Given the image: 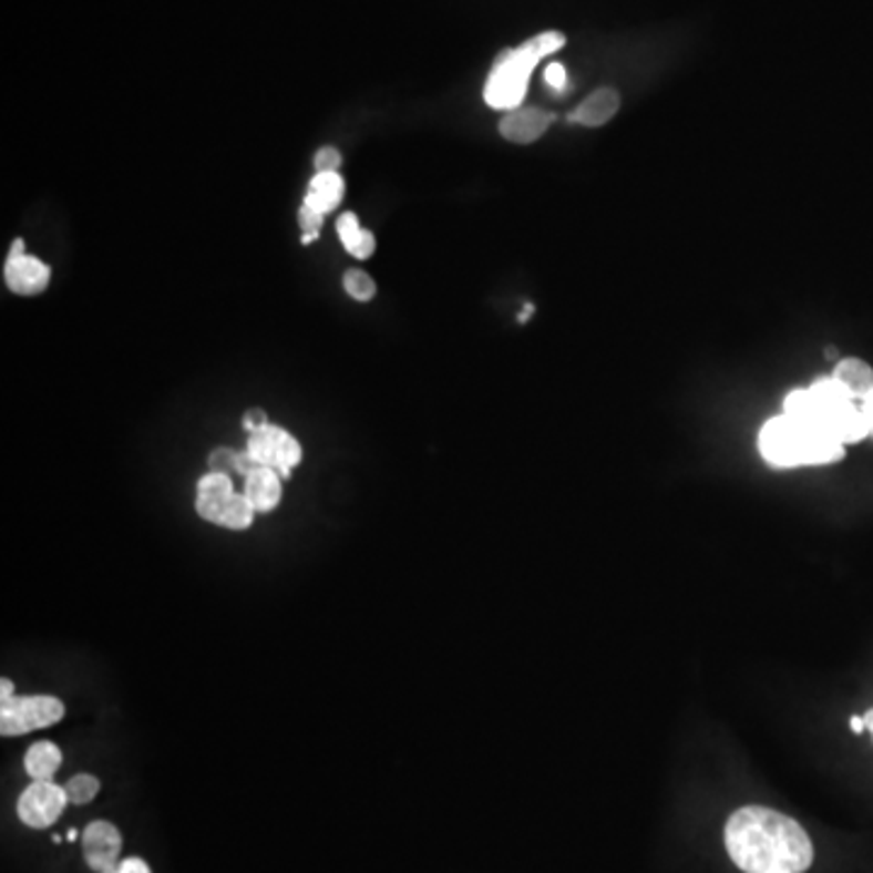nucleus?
Segmentation results:
<instances>
[{"label": "nucleus", "mask_w": 873, "mask_h": 873, "mask_svg": "<svg viewBox=\"0 0 873 873\" xmlns=\"http://www.w3.org/2000/svg\"><path fill=\"white\" fill-rule=\"evenodd\" d=\"M66 716V706L59 697L32 695L12 697L8 703H0V736L20 738L57 726Z\"/></svg>", "instance_id": "nucleus-5"}, {"label": "nucleus", "mask_w": 873, "mask_h": 873, "mask_svg": "<svg viewBox=\"0 0 873 873\" xmlns=\"http://www.w3.org/2000/svg\"><path fill=\"white\" fill-rule=\"evenodd\" d=\"M342 197H345V179L340 177V173H316L311 183H308L304 204L318 214H328L338 207Z\"/></svg>", "instance_id": "nucleus-14"}, {"label": "nucleus", "mask_w": 873, "mask_h": 873, "mask_svg": "<svg viewBox=\"0 0 873 873\" xmlns=\"http://www.w3.org/2000/svg\"><path fill=\"white\" fill-rule=\"evenodd\" d=\"M12 697H16L12 695V682L8 677H3L0 679V703H8Z\"/></svg>", "instance_id": "nucleus-28"}, {"label": "nucleus", "mask_w": 873, "mask_h": 873, "mask_svg": "<svg viewBox=\"0 0 873 873\" xmlns=\"http://www.w3.org/2000/svg\"><path fill=\"white\" fill-rule=\"evenodd\" d=\"M83 856L88 869L95 873H107L122 862V832L110 820H93L83 830Z\"/></svg>", "instance_id": "nucleus-8"}, {"label": "nucleus", "mask_w": 873, "mask_h": 873, "mask_svg": "<svg viewBox=\"0 0 873 873\" xmlns=\"http://www.w3.org/2000/svg\"><path fill=\"white\" fill-rule=\"evenodd\" d=\"M248 452L258 459L260 466L277 471L285 481L304 459V449L297 436L277 425H267L265 430L253 432L248 436Z\"/></svg>", "instance_id": "nucleus-6"}, {"label": "nucleus", "mask_w": 873, "mask_h": 873, "mask_svg": "<svg viewBox=\"0 0 873 873\" xmlns=\"http://www.w3.org/2000/svg\"><path fill=\"white\" fill-rule=\"evenodd\" d=\"M563 47H566V34L548 30L532 37V40H526L515 49L503 51V54L495 59L491 73H487L483 88L485 105L503 112L522 107L536 63L544 57L556 54Z\"/></svg>", "instance_id": "nucleus-4"}, {"label": "nucleus", "mask_w": 873, "mask_h": 873, "mask_svg": "<svg viewBox=\"0 0 873 873\" xmlns=\"http://www.w3.org/2000/svg\"><path fill=\"white\" fill-rule=\"evenodd\" d=\"M69 803L66 787L54 781H32L18 799V818L32 830H47L63 815Z\"/></svg>", "instance_id": "nucleus-7"}, {"label": "nucleus", "mask_w": 873, "mask_h": 873, "mask_svg": "<svg viewBox=\"0 0 873 873\" xmlns=\"http://www.w3.org/2000/svg\"><path fill=\"white\" fill-rule=\"evenodd\" d=\"M342 285H345V291H348L350 297L357 301H371L377 294L374 279H371L364 269H348V273H345Z\"/></svg>", "instance_id": "nucleus-20"}, {"label": "nucleus", "mask_w": 873, "mask_h": 873, "mask_svg": "<svg viewBox=\"0 0 873 873\" xmlns=\"http://www.w3.org/2000/svg\"><path fill=\"white\" fill-rule=\"evenodd\" d=\"M726 852L742 873H805L815 850L793 818L764 805H744L726 820Z\"/></svg>", "instance_id": "nucleus-1"}, {"label": "nucleus", "mask_w": 873, "mask_h": 873, "mask_svg": "<svg viewBox=\"0 0 873 873\" xmlns=\"http://www.w3.org/2000/svg\"><path fill=\"white\" fill-rule=\"evenodd\" d=\"M107 873H153V871L141 856H126L122 859L117 869H112Z\"/></svg>", "instance_id": "nucleus-26"}, {"label": "nucleus", "mask_w": 873, "mask_h": 873, "mask_svg": "<svg viewBox=\"0 0 873 873\" xmlns=\"http://www.w3.org/2000/svg\"><path fill=\"white\" fill-rule=\"evenodd\" d=\"M832 379L840 383V387L850 393L854 401H862L873 391V369L864 362V359L846 357L842 362L834 367Z\"/></svg>", "instance_id": "nucleus-16"}, {"label": "nucleus", "mask_w": 873, "mask_h": 873, "mask_svg": "<svg viewBox=\"0 0 873 873\" xmlns=\"http://www.w3.org/2000/svg\"><path fill=\"white\" fill-rule=\"evenodd\" d=\"M314 165H316V173H338V168L342 165L340 151H338V148H332V146L320 148V151L316 153Z\"/></svg>", "instance_id": "nucleus-23"}, {"label": "nucleus", "mask_w": 873, "mask_h": 873, "mask_svg": "<svg viewBox=\"0 0 873 873\" xmlns=\"http://www.w3.org/2000/svg\"><path fill=\"white\" fill-rule=\"evenodd\" d=\"M63 764V752L57 742L40 740L24 752V772L32 781H51Z\"/></svg>", "instance_id": "nucleus-15"}, {"label": "nucleus", "mask_w": 873, "mask_h": 873, "mask_svg": "<svg viewBox=\"0 0 873 873\" xmlns=\"http://www.w3.org/2000/svg\"><path fill=\"white\" fill-rule=\"evenodd\" d=\"M556 122V114L538 107H517L503 114L500 120V134L512 144H534L542 138L551 124Z\"/></svg>", "instance_id": "nucleus-10"}, {"label": "nucleus", "mask_w": 873, "mask_h": 873, "mask_svg": "<svg viewBox=\"0 0 873 873\" xmlns=\"http://www.w3.org/2000/svg\"><path fill=\"white\" fill-rule=\"evenodd\" d=\"M864 721H866V730H871V736H873V709L864 716Z\"/></svg>", "instance_id": "nucleus-30"}, {"label": "nucleus", "mask_w": 873, "mask_h": 873, "mask_svg": "<svg viewBox=\"0 0 873 873\" xmlns=\"http://www.w3.org/2000/svg\"><path fill=\"white\" fill-rule=\"evenodd\" d=\"M269 425V420H267V413L265 410H260V408H250L246 415H243V428H246L250 434L253 432H258V430H265Z\"/></svg>", "instance_id": "nucleus-25"}, {"label": "nucleus", "mask_w": 873, "mask_h": 873, "mask_svg": "<svg viewBox=\"0 0 873 873\" xmlns=\"http://www.w3.org/2000/svg\"><path fill=\"white\" fill-rule=\"evenodd\" d=\"M234 495L236 491L234 483H230V476L209 471L207 476H202L197 483V515L222 526L226 507L230 500H234Z\"/></svg>", "instance_id": "nucleus-11"}, {"label": "nucleus", "mask_w": 873, "mask_h": 873, "mask_svg": "<svg viewBox=\"0 0 873 873\" xmlns=\"http://www.w3.org/2000/svg\"><path fill=\"white\" fill-rule=\"evenodd\" d=\"M850 728L854 730V733H864V730H866L864 716H852V718H850Z\"/></svg>", "instance_id": "nucleus-29"}, {"label": "nucleus", "mask_w": 873, "mask_h": 873, "mask_svg": "<svg viewBox=\"0 0 873 873\" xmlns=\"http://www.w3.org/2000/svg\"><path fill=\"white\" fill-rule=\"evenodd\" d=\"M859 408H862V413H864V418L869 422V432L873 436V391L866 398H862V401H859Z\"/></svg>", "instance_id": "nucleus-27"}, {"label": "nucleus", "mask_w": 873, "mask_h": 873, "mask_svg": "<svg viewBox=\"0 0 873 873\" xmlns=\"http://www.w3.org/2000/svg\"><path fill=\"white\" fill-rule=\"evenodd\" d=\"M784 413L811 422L844 446L871 434L862 408L832 377L818 379L808 389H793L784 401Z\"/></svg>", "instance_id": "nucleus-3"}, {"label": "nucleus", "mask_w": 873, "mask_h": 873, "mask_svg": "<svg viewBox=\"0 0 873 873\" xmlns=\"http://www.w3.org/2000/svg\"><path fill=\"white\" fill-rule=\"evenodd\" d=\"M253 517H255V507L250 505L246 493H236L234 500H230L228 507H226L222 526L230 532H243V530H250Z\"/></svg>", "instance_id": "nucleus-18"}, {"label": "nucleus", "mask_w": 873, "mask_h": 873, "mask_svg": "<svg viewBox=\"0 0 873 873\" xmlns=\"http://www.w3.org/2000/svg\"><path fill=\"white\" fill-rule=\"evenodd\" d=\"M75 838H79V832H75V830H69V842H71V840H75Z\"/></svg>", "instance_id": "nucleus-31"}, {"label": "nucleus", "mask_w": 873, "mask_h": 873, "mask_svg": "<svg viewBox=\"0 0 873 873\" xmlns=\"http://www.w3.org/2000/svg\"><path fill=\"white\" fill-rule=\"evenodd\" d=\"M66 793L73 805H85L90 801H95V795L100 793V779L93 774H75L69 779Z\"/></svg>", "instance_id": "nucleus-19"}, {"label": "nucleus", "mask_w": 873, "mask_h": 873, "mask_svg": "<svg viewBox=\"0 0 873 873\" xmlns=\"http://www.w3.org/2000/svg\"><path fill=\"white\" fill-rule=\"evenodd\" d=\"M6 285L10 291L20 294V297H34V294H42L49 287L51 269L42 263L32 258V255H8L6 260Z\"/></svg>", "instance_id": "nucleus-9"}, {"label": "nucleus", "mask_w": 873, "mask_h": 873, "mask_svg": "<svg viewBox=\"0 0 873 873\" xmlns=\"http://www.w3.org/2000/svg\"><path fill=\"white\" fill-rule=\"evenodd\" d=\"M544 75H546V83L554 88L556 93H563V90L568 88V75H566V69H563L561 63H551Z\"/></svg>", "instance_id": "nucleus-24"}, {"label": "nucleus", "mask_w": 873, "mask_h": 873, "mask_svg": "<svg viewBox=\"0 0 873 873\" xmlns=\"http://www.w3.org/2000/svg\"><path fill=\"white\" fill-rule=\"evenodd\" d=\"M760 454L774 469L825 466L844 456V444L811 422L781 413L760 430Z\"/></svg>", "instance_id": "nucleus-2"}, {"label": "nucleus", "mask_w": 873, "mask_h": 873, "mask_svg": "<svg viewBox=\"0 0 873 873\" xmlns=\"http://www.w3.org/2000/svg\"><path fill=\"white\" fill-rule=\"evenodd\" d=\"M299 224H301V243H314L320 236V228H323V214H318L311 207L301 204Z\"/></svg>", "instance_id": "nucleus-22"}, {"label": "nucleus", "mask_w": 873, "mask_h": 873, "mask_svg": "<svg viewBox=\"0 0 873 873\" xmlns=\"http://www.w3.org/2000/svg\"><path fill=\"white\" fill-rule=\"evenodd\" d=\"M622 107V97L614 88H599L589 93L581 105L571 112V122L581 126H605L616 117Z\"/></svg>", "instance_id": "nucleus-12"}, {"label": "nucleus", "mask_w": 873, "mask_h": 873, "mask_svg": "<svg viewBox=\"0 0 873 873\" xmlns=\"http://www.w3.org/2000/svg\"><path fill=\"white\" fill-rule=\"evenodd\" d=\"M338 236L342 240V246L348 248V253L355 255V258H359V260L371 258V253H374V248H377L374 236H371L367 228L359 226L357 216L352 212L342 214L338 218Z\"/></svg>", "instance_id": "nucleus-17"}, {"label": "nucleus", "mask_w": 873, "mask_h": 873, "mask_svg": "<svg viewBox=\"0 0 873 873\" xmlns=\"http://www.w3.org/2000/svg\"><path fill=\"white\" fill-rule=\"evenodd\" d=\"M238 454L234 449L228 446H218L209 454V471L212 473H224V476H230V473H238Z\"/></svg>", "instance_id": "nucleus-21"}, {"label": "nucleus", "mask_w": 873, "mask_h": 873, "mask_svg": "<svg viewBox=\"0 0 873 873\" xmlns=\"http://www.w3.org/2000/svg\"><path fill=\"white\" fill-rule=\"evenodd\" d=\"M281 479L277 471L273 469H258L253 471L250 476H246V497L250 500V505L255 507V512H273L279 507L281 503Z\"/></svg>", "instance_id": "nucleus-13"}]
</instances>
